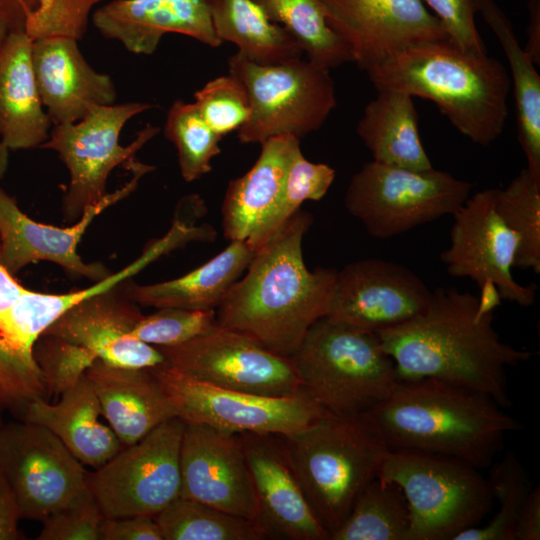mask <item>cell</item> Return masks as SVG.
I'll use <instances>...</instances> for the list:
<instances>
[{
  "label": "cell",
  "mask_w": 540,
  "mask_h": 540,
  "mask_svg": "<svg viewBox=\"0 0 540 540\" xmlns=\"http://www.w3.org/2000/svg\"><path fill=\"white\" fill-rule=\"evenodd\" d=\"M0 470L21 519L42 522L90 493L84 465L52 432L29 421L0 422Z\"/></svg>",
  "instance_id": "4fadbf2b"
},
{
  "label": "cell",
  "mask_w": 540,
  "mask_h": 540,
  "mask_svg": "<svg viewBox=\"0 0 540 540\" xmlns=\"http://www.w3.org/2000/svg\"><path fill=\"white\" fill-rule=\"evenodd\" d=\"M377 334L399 380L444 381L484 393L502 408L512 404L507 368L535 356L503 341L493 312H481L478 297L454 287L434 289L424 312Z\"/></svg>",
  "instance_id": "6da1fadb"
},
{
  "label": "cell",
  "mask_w": 540,
  "mask_h": 540,
  "mask_svg": "<svg viewBox=\"0 0 540 540\" xmlns=\"http://www.w3.org/2000/svg\"><path fill=\"white\" fill-rule=\"evenodd\" d=\"M375 89L433 101L462 135L488 146L503 132L511 79L502 63L449 40L410 46L367 72Z\"/></svg>",
  "instance_id": "277c9868"
},
{
  "label": "cell",
  "mask_w": 540,
  "mask_h": 540,
  "mask_svg": "<svg viewBox=\"0 0 540 540\" xmlns=\"http://www.w3.org/2000/svg\"><path fill=\"white\" fill-rule=\"evenodd\" d=\"M495 208L518 238L514 267L540 273V180L523 168L504 189L495 188Z\"/></svg>",
  "instance_id": "d590c367"
},
{
  "label": "cell",
  "mask_w": 540,
  "mask_h": 540,
  "mask_svg": "<svg viewBox=\"0 0 540 540\" xmlns=\"http://www.w3.org/2000/svg\"><path fill=\"white\" fill-rule=\"evenodd\" d=\"M515 540L540 539V488L532 487L528 492L517 517Z\"/></svg>",
  "instance_id": "c3c4849f"
},
{
  "label": "cell",
  "mask_w": 540,
  "mask_h": 540,
  "mask_svg": "<svg viewBox=\"0 0 540 540\" xmlns=\"http://www.w3.org/2000/svg\"><path fill=\"white\" fill-rule=\"evenodd\" d=\"M184 426L171 418L89 472V489L104 517H155L180 496Z\"/></svg>",
  "instance_id": "7c38bea8"
},
{
  "label": "cell",
  "mask_w": 540,
  "mask_h": 540,
  "mask_svg": "<svg viewBox=\"0 0 540 540\" xmlns=\"http://www.w3.org/2000/svg\"><path fill=\"white\" fill-rule=\"evenodd\" d=\"M10 32L9 27L6 23L0 18V50Z\"/></svg>",
  "instance_id": "816d5d0a"
},
{
  "label": "cell",
  "mask_w": 540,
  "mask_h": 540,
  "mask_svg": "<svg viewBox=\"0 0 540 540\" xmlns=\"http://www.w3.org/2000/svg\"><path fill=\"white\" fill-rule=\"evenodd\" d=\"M97 30L130 52L150 55L167 33L215 48L217 37L207 0H110L91 14Z\"/></svg>",
  "instance_id": "cb8c5ba5"
},
{
  "label": "cell",
  "mask_w": 540,
  "mask_h": 540,
  "mask_svg": "<svg viewBox=\"0 0 540 540\" xmlns=\"http://www.w3.org/2000/svg\"><path fill=\"white\" fill-rule=\"evenodd\" d=\"M77 41L49 36L32 42L39 94L54 126L75 123L95 106L114 104L117 96L111 77L87 63Z\"/></svg>",
  "instance_id": "603a6c76"
},
{
  "label": "cell",
  "mask_w": 540,
  "mask_h": 540,
  "mask_svg": "<svg viewBox=\"0 0 540 540\" xmlns=\"http://www.w3.org/2000/svg\"><path fill=\"white\" fill-rule=\"evenodd\" d=\"M117 283L115 276L68 293H45L22 285L0 263V422L22 419L27 407L50 395L34 358L44 331L66 310Z\"/></svg>",
  "instance_id": "9c48e42d"
},
{
  "label": "cell",
  "mask_w": 540,
  "mask_h": 540,
  "mask_svg": "<svg viewBox=\"0 0 540 540\" xmlns=\"http://www.w3.org/2000/svg\"><path fill=\"white\" fill-rule=\"evenodd\" d=\"M291 359L302 390L333 415L368 413L399 381L377 333L327 317L309 328Z\"/></svg>",
  "instance_id": "8992f818"
},
{
  "label": "cell",
  "mask_w": 540,
  "mask_h": 540,
  "mask_svg": "<svg viewBox=\"0 0 540 540\" xmlns=\"http://www.w3.org/2000/svg\"><path fill=\"white\" fill-rule=\"evenodd\" d=\"M311 224V214L299 209L255 250L245 276L231 285L216 309L219 327L276 354H295L309 328L326 316L337 272L307 268L302 242Z\"/></svg>",
  "instance_id": "7a4b0ae2"
},
{
  "label": "cell",
  "mask_w": 540,
  "mask_h": 540,
  "mask_svg": "<svg viewBox=\"0 0 540 540\" xmlns=\"http://www.w3.org/2000/svg\"><path fill=\"white\" fill-rule=\"evenodd\" d=\"M164 135L177 149L180 173L186 182L209 173L211 160L221 152L222 137L206 123L194 102L177 100L171 105Z\"/></svg>",
  "instance_id": "f35d334b"
},
{
  "label": "cell",
  "mask_w": 540,
  "mask_h": 540,
  "mask_svg": "<svg viewBox=\"0 0 540 540\" xmlns=\"http://www.w3.org/2000/svg\"><path fill=\"white\" fill-rule=\"evenodd\" d=\"M472 184L450 173L365 163L347 187L344 204L366 231L387 239L446 215L469 198Z\"/></svg>",
  "instance_id": "30bf717a"
},
{
  "label": "cell",
  "mask_w": 540,
  "mask_h": 540,
  "mask_svg": "<svg viewBox=\"0 0 540 540\" xmlns=\"http://www.w3.org/2000/svg\"><path fill=\"white\" fill-rule=\"evenodd\" d=\"M238 434L256 496L254 523L266 539L329 540L306 500L282 436Z\"/></svg>",
  "instance_id": "7402d4cb"
},
{
  "label": "cell",
  "mask_w": 540,
  "mask_h": 540,
  "mask_svg": "<svg viewBox=\"0 0 540 540\" xmlns=\"http://www.w3.org/2000/svg\"><path fill=\"white\" fill-rule=\"evenodd\" d=\"M315 517L329 539L390 451L366 414H325L303 429L281 435Z\"/></svg>",
  "instance_id": "5b68a950"
},
{
  "label": "cell",
  "mask_w": 540,
  "mask_h": 540,
  "mask_svg": "<svg viewBox=\"0 0 540 540\" xmlns=\"http://www.w3.org/2000/svg\"><path fill=\"white\" fill-rule=\"evenodd\" d=\"M152 372L165 388L177 416L231 433L289 435L329 414L304 391L267 396L216 387L163 365Z\"/></svg>",
  "instance_id": "5bb4252c"
},
{
  "label": "cell",
  "mask_w": 540,
  "mask_h": 540,
  "mask_svg": "<svg viewBox=\"0 0 540 540\" xmlns=\"http://www.w3.org/2000/svg\"><path fill=\"white\" fill-rule=\"evenodd\" d=\"M488 395L435 379L399 380L366 415L391 450H417L490 467L522 424Z\"/></svg>",
  "instance_id": "3957f363"
},
{
  "label": "cell",
  "mask_w": 540,
  "mask_h": 540,
  "mask_svg": "<svg viewBox=\"0 0 540 540\" xmlns=\"http://www.w3.org/2000/svg\"><path fill=\"white\" fill-rule=\"evenodd\" d=\"M410 511L402 488L373 479L329 540H408Z\"/></svg>",
  "instance_id": "836d02e7"
},
{
  "label": "cell",
  "mask_w": 540,
  "mask_h": 540,
  "mask_svg": "<svg viewBox=\"0 0 540 540\" xmlns=\"http://www.w3.org/2000/svg\"><path fill=\"white\" fill-rule=\"evenodd\" d=\"M212 25L220 41L260 64H278L302 57L297 42L272 22L254 0H207Z\"/></svg>",
  "instance_id": "1f68e13d"
},
{
  "label": "cell",
  "mask_w": 540,
  "mask_h": 540,
  "mask_svg": "<svg viewBox=\"0 0 540 540\" xmlns=\"http://www.w3.org/2000/svg\"><path fill=\"white\" fill-rule=\"evenodd\" d=\"M452 216L450 245L440 254L447 273L467 277L481 290L495 288L502 300L533 305L537 286L521 285L512 275L518 238L495 208V188L469 196Z\"/></svg>",
  "instance_id": "2e32d148"
},
{
  "label": "cell",
  "mask_w": 540,
  "mask_h": 540,
  "mask_svg": "<svg viewBox=\"0 0 540 540\" xmlns=\"http://www.w3.org/2000/svg\"><path fill=\"white\" fill-rule=\"evenodd\" d=\"M490 467L487 480L498 510L486 525L468 528L454 540H515L516 520L532 488L528 474L512 451Z\"/></svg>",
  "instance_id": "ab89813d"
},
{
  "label": "cell",
  "mask_w": 540,
  "mask_h": 540,
  "mask_svg": "<svg viewBox=\"0 0 540 540\" xmlns=\"http://www.w3.org/2000/svg\"><path fill=\"white\" fill-rule=\"evenodd\" d=\"M421 1L441 22L451 43L465 51L486 52L475 23L481 0Z\"/></svg>",
  "instance_id": "f6af8a7d"
},
{
  "label": "cell",
  "mask_w": 540,
  "mask_h": 540,
  "mask_svg": "<svg viewBox=\"0 0 540 540\" xmlns=\"http://www.w3.org/2000/svg\"><path fill=\"white\" fill-rule=\"evenodd\" d=\"M20 512L15 495L0 470V540H21L19 531Z\"/></svg>",
  "instance_id": "7dc6e473"
},
{
  "label": "cell",
  "mask_w": 540,
  "mask_h": 540,
  "mask_svg": "<svg viewBox=\"0 0 540 540\" xmlns=\"http://www.w3.org/2000/svg\"><path fill=\"white\" fill-rule=\"evenodd\" d=\"M180 470V496L254 522L256 496L238 433L185 422Z\"/></svg>",
  "instance_id": "ffe728a7"
},
{
  "label": "cell",
  "mask_w": 540,
  "mask_h": 540,
  "mask_svg": "<svg viewBox=\"0 0 540 540\" xmlns=\"http://www.w3.org/2000/svg\"><path fill=\"white\" fill-rule=\"evenodd\" d=\"M329 26L365 72L397 52L448 40L441 22L421 0H320Z\"/></svg>",
  "instance_id": "d6986e66"
},
{
  "label": "cell",
  "mask_w": 540,
  "mask_h": 540,
  "mask_svg": "<svg viewBox=\"0 0 540 540\" xmlns=\"http://www.w3.org/2000/svg\"><path fill=\"white\" fill-rule=\"evenodd\" d=\"M103 417L122 446L132 445L161 423L178 417L165 388L148 368L112 366L96 359L87 369Z\"/></svg>",
  "instance_id": "d4e9b609"
},
{
  "label": "cell",
  "mask_w": 540,
  "mask_h": 540,
  "mask_svg": "<svg viewBox=\"0 0 540 540\" xmlns=\"http://www.w3.org/2000/svg\"><path fill=\"white\" fill-rule=\"evenodd\" d=\"M432 291L405 266L381 259L337 270L325 317L378 333L420 315Z\"/></svg>",
  "instance_id": "ac0fdd59"
},
{
  "label": "cell",
  "mask_w": 540,
  "mask_h": 540,
  "mask_svg": "<svg viewBox=\"0 0 540 540\" xmlns=\"http://www.w3.org/2000/svg\"><path fill=\"white\" fill-rule=\"evenodd\" d=\"M479 13L497 37L510 67L516 107L517 135L526 169L540 180V76L520 46L512 24L494 0H481Z\"/></svg>",
  "instance_id": "4dcf8cb0"
},
{
  "label": "cell",
  "mask_w": 540,
  "mask_h": 540,
  "mask_svg": "<svg viewBox=\"0 0 540 540\" xmlns=\"http://www.w3.org/2000/svg\"><path fill=\"white\" fill-rule=\"evenodd\" d=\"M155 519L163 540H266L253 521L183 496Z\"/></svg>",
  "instance_id": "e575fe53"
},
{
  "label": "cell",
  "mask_w": 540,
  "mask_h": 540,
  "mask_svg": "<svg viewBox=\"0 0 540 540\" xmlns=\"http://www.w3.org/2000/svg\"><path fill=\"white\" fill-rule=\"evenodd\" d=\"M100 536L101 540H163L155 517L148 515L104 517Z\"/></svg>",
  "instance_id": "bcb514c9"
},
{
  "label": "cell",
  "mask_w": 540,
  "mask_h": 540,
  "mask_svg": "<svg viewBox=\"0 0 540 540\" xmlns=\"http://www.w3.org/2000/svg\"><path fill=\"white\" fill-rule=\"evenodd\" d=\"M217 326L215 309L165 307L142 315L132 334L155 347H172L204 335Z\"/></svg>",
  "instance_id": "60d3db41"
},
{
  "label": "cell",
  "mask_w": 540,
  "mask_h": 540,
  "mask_svg": "<svg viewBox=\"0 0 540 540\" xmlns=\"http://www.w3.org/2000/svg\"><path fill=\"white\" fill-rule=\"evenodd\" d=\"M123 282L74 304L42 335L80 345L112 366L152 369L166 365L158 347L132 334L143 314L125 293Z\"/></svg>",
  "instance_id": "44dd1931"
},
{
  "label": "cell",
  "mask_w": 540,
  "mask_h": 540,
  "mask_svg": "<svg viewBox=\"0 0 540 540\" xmlns=\"http://www.w3.org/2000/svg\"><path fill=\"white\" fill-rule=\"evenodd\" d=\"M254 252L246 241H230L215 257L179 278L148 285L130 278L123 282V288L131 300L142 306L216 310L246 270Z\"/></svg>",
  "instance_id": "f1b7e54d"
},
{
  "label": "cell",
  "mask_w": 540,
  "mask_h": 540,
  "mask_svg": "<svg viewBox=\"0 0 540 540\" xmlns=\"http://www.w3.org/2000/svg\"><path fill=\"white\" fill-rule=\"evenodd\" d=\"M414 97L383 89L364 108L357 134L373 161L413 170L433 168L422 145Z\"/></svg>",
  "instance_id": "f546056e"
},
{
  "label": "cell",
  "mask_w": 540,
  "mask_h": 540,
  "mask_svg": "<svg viewBox=\"0 0 540 540\" xmlns=\"http://www.w3.org/2000/svg\"><path fill=\"white\" fill-rule=\"evenodd\" d=\"M479 470L450 456L390 449L378 477L404 492L410 511L408 540H454L492 509V492Z\"/></svg>",
  "instance_id": "52a82bcc"
},
{
  "label": "cell",
  "mask_w": 540,
  "mask_h": 540,
  "mask_svg": "<svg viewBox=\"0 0 540 540\" xmlns=\"http://www.w3.org/2000/svg\"><path fill=\"white\" fill-rule=\"evenodd\" d=\"M131 178L119 189L90 206L77 223L69 227L43 224L28 217L16 200L0 187V263L12 274L39 261L61 266L75 277L94 283L113 272L102 263H85L77 247L92 221L105 209L129 196L140 179L155 166L132 159L126 166Z\"/></svg>",
  "instance_id": "e0dca14e"
},
{
  "label": "cell",
  "mask_w": 540,
  "mask_h": 540,
  "mask_svg": "<svg viewBox=\"0 0 540 540\" xmlns=\"http://www.w3.org/2000/svg\"><path fill=\"white\" fill-rule=\"evenodd\" d=\"M227 62L250 103V116L237 131L241 143L261 144L283 135L301 139L318 130L336 107L330 70L308 59L260 64L237 51Z\"/></svg>",
  "instance_id": "ba28073f"
},
{
  "label": "cell",
  "mask_w": 540,
  "mask_h": 540,
  "mask_svg": "<svg viewBox=\"0 0 540 540\" xmlns=\"http://www.w3.org/2000/svg\"><path fill=\"white\" fill-rule=\"evenodd\" d=\"M32 42L24 30H13L0 50V139L9 150L41 147L52 125L33 70Z\"/></svg>",
  "instance_id": "484cf974"
},
{
  "label": "cell",
  "mask_w": 540,
  "mask_h": 540,
  "mask_svg": "<svg viewBox=\"0 0 540 540\" xmlns=\"http://www.w3.org/2000/svg\"><path fill=\"white\" fill-rule=\"evenodd\" d=\"M104 519L91 492L76 503L50 515L42 523L38 540H101Z\"/></svg>",
  "instance_id": "ee69618b"
},
{
  "label": "cell",
  "mask_w": 540,
  "mask_h": 540,
  "mask_svg": "<svg viewBox=\"0 0 540 540\" xmlns=\"http://www.w3.org/2000/svg\"><path fill=\"white\" fill-rule=\"evenodd\" d=\"M335 170L324 163L307 160L301 148L294 154L278 200L248 245L255 251L267 242L308 200L318 201L328 192Z\"/></svg>",
  "instance_id": "74e56055"
},
{
  "label": "cell",
  "mask_w": 540,
  "mask_h": 540,
  "mask_svg": "<svg viewBox=\"0 0 540 540\" xmlns=\"http://www.w3.org/2000/svg\"><path fill=\"white\" fill-rule=\"evenodd\" d=\"M254 1L297 42L309 61L328 70L352 62L349 47L329 26L320 0Z\"/></svg>",
  "instance_id": "d6a6232c"
},
{
  "label": "cell",
  "mask_w": 540,
  "mask_h": 540,
  "mask_svg": "<svg viewBox=\"0 0 540 540\" xmlns=\"http://www.w3.org/2000/svg\"><path fill=\"white\" fill-rule=\"evenodd\" d=\"M151 104L128 102L93 107L81 120L55 125L40 148L58 153L66 165L70 181L63 196L64 220L79 219L106 194V182L117 166H126L136 153L160 131L147 124L127 146L119 143L125 124Z\"/></svg>",
  "instance_id": "8fae6325"
},
{
  "label": "cell",
  "mask_w": 540,
  "mask_h": 540,
  "mask_svg": "<svg viewBox=\"0 0 540 540\" xmlns=\"http://www.w3.org/2000/svg\"><path fill=\"white\" fill-rule=\"evenodd\" d=\"M9 165V149L0 139V180L5 176Z\"/></svg>",
  "instance_id": "f907efd6"
},
{
  "label": "cell",
  "mask_w": 540,
  "mask_h": 540,
  "mask_svg": "<svg viewBox=\"0 0 540 540\" xmlns=\"http://www.w3.org/2000/svg\"><path fill=\"white\" fill-rule=\"evenodd\" d=\"M48 393L60 396L73 387L97 359L90 350L48 335H41L34 347Z\"/></svg>",
  "instance_id": "7bdbcfd3"
},
{
  "label": "cell",
  "mask_w": 540,
  "mask_h": 540,
  "mask_svg": "<svg viewBox=\"0 0 540 540\" xmlns=\"http://www.w3.org/2000/svg\"><path fill=\"white\" fill-rule=\"evenodd\" d=\"M527 41L523 47L536 65L540 64V1L529 0Z\"/></svg>",
  "instance_id": "681fc988"
},
{
  "label": "cell",
  "mask_w": 540,
  "mask_h": 540,
  "mask_svg": "<svg viewBox=\"0 0 540 540\" xmlns=\"http://www.w3.org/2000/svg\"><path fill=\"white\" fill-rule=\"evenodd\" d=\"M194 100L203 119L221 137L238 131L250 116L246 89L231 74L207 82L194 93Z\"/></svg>",
  "instance_id": "b9f144b4"
},
{
  "label": "cell",
  "mask_w": 540,
  "mask_h": 540,
  "mask_svg": "<svg viewBox=\"0 0 540 540\" xmlns=\"http://www.w3.org/2000/svg\"><path fill=\"white\" fill-rule=\"evenodd\" d=\"M300 139L276 136L261 143L254 165L229 181L221 205L223 234L229 241H248L276 204Z\"/></svg>",
  "instance_id": "4316f807"
},
{
  "label": "cell",
  "mask_w": 540,
  "mask_h": 540,
  "mask_svg": "<svg viewBox=\"0 0 540 540\" xmlns=\"http://www.w3.org/2000/svg\"><path fill=\"white\" fill-rule=\"evenodd\" d=\"M102 0H0V18L10 31L24 30L33 40L84 35L93 7Z\"/></svg>",
  "instance_id": "8d00e7d4"
},
{
  "label": "cell",
  "mask_w": 540,
  "mask_h": 540,
  "mask_svg": "<svg viewBox=\"0 0 540 540\" xmlns=\"http://www.w3.org/2000/svg\"><path fill=\"white\" fill-rule=\"evenodd\" d=\"M158 348L167 366L216 387L267 396L303 391L291 357L233 330L217 326L183 344Z\"/></svg>",
  "instance_id": "9a60e30c"
},
{
  "label": "cell",
  "mask_w": 540,
  "mask_h": 540,
  "mask_svg": "<svg viewBox=\"0 0 540 540\" xmlns=\"http://www.w3.org/2000/svg\"><path fill=\"white\" fill-rule=\"evenodd\" d=\"M103 417L95 391L84 375L73 387L50 403L39 399L26 409L21 420L41 425L52 432L83 464L99 468L123 447Z\"/></svg>",
  "instance_id": "83f0119b"
}]
</instances>
